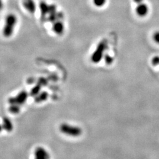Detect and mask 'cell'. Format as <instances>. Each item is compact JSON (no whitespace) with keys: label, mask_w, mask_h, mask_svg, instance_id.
Wrapping results in <instances>:
<instances>
[{"label":"cell","mask_w":159,"mask_h":159,"mask_svg":"<svg viewBox=\"0 0 159 159\" xmlns=\"http://www.w3.org/2000/svg\"><path fill=\"white\" fill-rule=\"evenodd\" d=\"M17 17L14 14H10L7 17L2 32L3 35L6 37H10L12 35L14 27L17 24Z\"/></svg>","instance_id":"obj_1"},{"label":"cell","mask_w":159,"mask_h":159,"mask_svg":"<svg viewBox=\"0 0 159 159\" xmlns=\"http://www.w3.org/2000/svg\"><path fill=\"white\" fill-rule=\"evenodd\" d=\"M107 47V44L106 41H102L97 46L96 50L93 52L91 57V61L94 63H99L104 56V51Z\"/></svg>","instance_id":"obj_2"},{"label":"cell","mask_w":159,"mask_h":159,"mask_svg":"<svg viewBox=\"0 0 159 159\" xmlns=\"http://www.w3.org/2000/svg\"><path fill=\"white\" fill-rule=\"evenodd\" d=\"M61 133L70 136L78 137L82 133L81 129L79 127L71 125L66 123H63L60 127Z\"/></svg>","instance_id":"obj_3"},{"label":"cell","mask_w":159,"mask_h":159,"mask_svg":"<svg viewBox=\"0 0 159 159\" xmlns=\"http://www.w3.org/2000/svg\"><path fill=\"white\" fill-rule=\"evenodd\" d=\"M29 97V94L26 91H21L17 94V96L10 97L8 99V102L10 104H18L19 106L23 105L27 101Z\"/></svg>","instance_id":"obj_4"},{"label":"cell","mask_w":159,"mask_h":159,"mask_svg":"<svg viewBox=\"0 0 159 159\" xmlns=\"http://www.w3.org/2000/svg\"><path fill=\"white\" fill-rule=\"evenodd\" d=\"M35 158L37 159H46L49 158V154L43 148H37L34 152Z\"/></svg>","instance_id":"obj_5"},{"label":"cell","mask_w":159,"mask_h":159,"mask_svg":"<svg viewBox=\"0 0 159 159\" xmlns=\"http://www.w3.org/2000/svg\"><path fill=\"white\" fill-rule=\"evenodd\" d=\"M136 11L137 14L139 16L143 17L147 15L148 11V7L146 4L144 3H140L138 4V6L136 7Z\"/></svg>","instance_id":"obj_6"},{"label":"cell","mask_w":159,"mask_h":159,"mask_svg":"<svg viewBox=\"0 0 159 159\" xmlns=\"http://www.w3.org/2000/svg\"><path fill=\"white\" fill-rule=\"evenodd\" d=\"M2 125L3 129L8 132L11 131L13 129V125H12L11 121L8 117H5L2 119Z\"/></svg>","instance_id":"obj_7"},{"label":"cell","mask_w":159,"mask_h":159,"mask_svg":"<svg viewBox=\"0 0 159 159\" xmlns=\"http://www.w3.org/2000/svg\"><path fill=\"white\" fill-rule=\"evenodd\" d=\"M48 93L47 91H42V92H40L38 95L34 97V101L37 103L43 102L47 100V99L48 98Z\"/></svg>","instance_id":"obj_8"},{"label":"cell","mask_w":159,"mask_h":159,"mask_svg":"<svg viewBox=\"0 0 159 159\" xmlns=\"http://www.w3.org/2000/svg\"><path fill=\"white\" fill-rule=\"evenodd\" d=\"M52 29L55 33H56L58 35H60V34H63L64 27L63 23L60 21H58V22H56L54 24Z\"/></svg>","instance_id":"obj_9"},{"label":"cell","mask_w":159,"mask_h":159,"mask_svg":"<svg viewBox=\"0 0 159 159\" xmlns=\"http://www.w3.org/2000/svg\"><path fill=\"white\" fill-rule=\"evenodd\" d=\"M23 4L24 7L31 12H33L35 10V6L33 0H24Z\"/></svg>","instance_id":"obj_10"},{"label":"cell","mask_w":159,"mask_h":159,"mask_svg":"<svg viewBox=\"0 0 159 159\" xmlns=\"http://www.w3.org/2000/svg\"><path fill=\"white\" fill-rule=\"evenodd\" d=\"M42 85L40 84L39 83L36 84L34 87L32 88L31 91L30 92V95L31 97H35L37 95H38L40 93Z\"/></svg>","instance_id":"obj_11"},{"label":"cell","mask_w":159,"mask_h":159,"mask_svg":"<svg viewBox=\"0 0 159 159\" xmlns=\"http://www.w3.org/2000/svg\"><path fill=\"white\" fill-rule=\"evenodd\" d=\"M9 111L12 114H18L20 111V106L18 104H11L9 107Z\"/></svg>","instance_id":"obj_12"},{"label":"cell","mask_w":159,"mask_h":159,"mask_svg":"<svg viewBox=\"0 0 159 159\" xmlns=\"http://www.w3.org/2000/svg\"><path fill=\"white\" fill-rule=\"evenodd\" d=\"M106 1L107 0H93V2L95 6L101 7L106 4Z\"/></svg>","instance_id":"obj_13"},{"label":"cell","mask_w":159,"mask_h":159,"mask_svg":"<svg viewBox=\"0 0 159 159\" xmlns=\"http://www.w3.org/2000/svg\"><path fill=\"white\" fill-rule=\"evenodd\" d=\"M104 60H105V62L107 63V64H110L113 63V58L108 54H106L104 56Z\"/></svg>","instance_id":"obj_14"},{"label":"cell","mask_w":159,"mask_h":159,"mask_svg":"<svg viewBox=\"0 0 159 159\" xmlns=\"http://www.w3.org/2000/svg\"><path fill=\"white\" fill-rule=\"evenodd\" d=\"M152 63L153 64V65L154 66H158L159 65V56H156V57H154L152 61Z\"/></svg>","instance_id":"obj_15"},{"label":"cell","mask_w":159,"mask_h":159,"mask_svg":"<svg viewBox=\"0 0 159 159\" xmlns=\"http://www.w3.org/2000/svg\"><path fill=\"white\" fill-rule=\"evenodd\" d=\"M153 39L156 43L159 44V31H157L154 34Z\"/></svg>","instance_id":"obj_16"},{"label":"cell","mask_w":159,"mask_h":159,"mask_svg":"<svg viewBox=\"0 0 159 159\" xmlns=\"http://www.w3.org/2000/svg\"><path fill=\"white\" fill-rule=\"evenodd\" d=\"M39 83L41 85L45 86V85H47V80H46V79L41 78V79L39 80Z\"/></svg>","instance_id":"obj_17"},{"label":"cell","mask_w":159,"mask_h":159,"mask_svg":"<svg viewBox=\"0 0 159 159\" xmlns=\"http://www.w3.org/2000/svg\"><path fill=\"white\" fill-rule=\"evenodd\" d=\"M134 1L135 2H136L137 4H139L142 3V1H143V0H134Z\"/></svg>","instance_id":"obj_18"},{"label":"cell","mask_w":159,"mask_h":159,"mask_svg":"<svg viewBox=\"0 0 159 159\" xmlns=\"http://www.w3.org/2000/svg\"><path fill=\"white\" fill-rule=\"evenodd\" d=\"M2 2L1 0H0V10L2 9Z\"/></svg>","instance_id":"obj_19"},{"label":"cell","mask_w":159,"mask_h":159,"mask_svg":"<svg viewBox=\"0 0 159 159\" xmlns=\"http://www.w3.org/2000/svg\"><path fill=\"white\" fill-rule=\"evenodd\" d=\"M2 129H3V127H2V125H1V124H0V132H1V131L2 130Z\"/></svg>","instance_id":"obj_20"}]
</instances>
